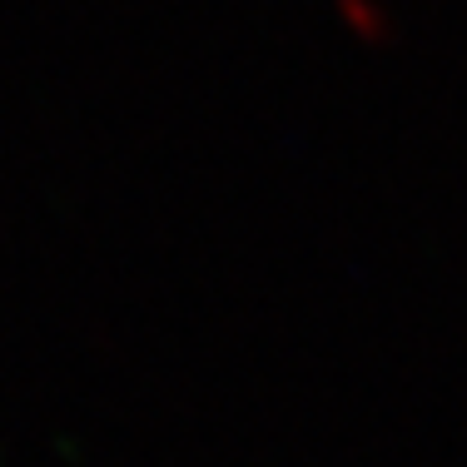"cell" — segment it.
Returning a JSON list of instances; mask_svg holds the SVG:
<instances>
[{
  "label": "cell",
  "instance_id": "6da1fadb",
  "mask_svg": "<svg viewBox=\"0 0 467 467\" xmlns=\"http://www.w3.org/2000/svg\"><path fill=\"white\" fill-rule=\"evenodd\" d=\"M328 5H333V16H338V26L348 30V36L368 40V46H378L398 20L393 0H328Z\"/></svg>",
  "mask_w": 467,
  "mask_h": 467
}]
</instances>
